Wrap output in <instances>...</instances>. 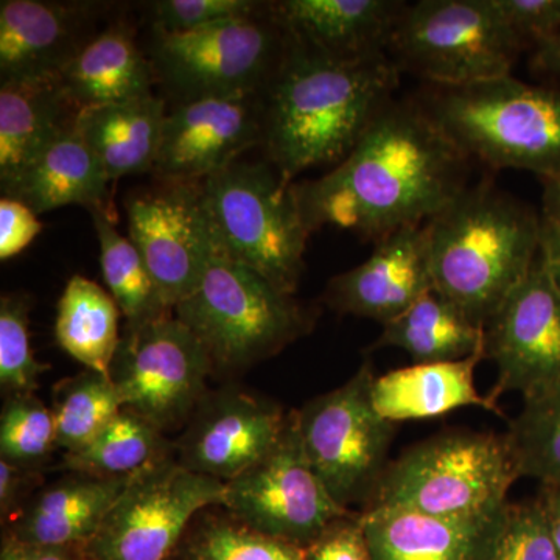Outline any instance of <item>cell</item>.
<instances>
[{
	"mask_svg": "<svg viewBox=\"0 0 560 560\" xmlns=\"http://www.w3.org/2000/svg\"><path fill=\"white\" fill-rule=\"evenodd\" d=\"M469 161L418 101L394 98L345 161L293 191L308 234L334 226L375 245L455 200L469 186Z\"/></svg>",
	"mask_w": 560,
	"mask_h": 560,
	"instance_id": "1",
	"label": "cell"
},
{
	"mask_svg": "<svg viewBox=\"0 0 560 560\" xmlns=\"http://www.w3.org/2000/svg\"><path fill=\"white\" fill-rule=\"evenodd\" d=\"M283 60L261 95L264 147L287 184L301 173L338 165L394 101L399 69L388 55L331 58L289 33Z\"/></svg>",
	"mask_w": 560,
	"mask_h": 560,
	"instance_id": "2",
	"label": "cell"
},
{
	"mask_svg": "<svg viewBox=\"0 0 560 560\" xmlns=\"http://www.w3.org/2000/svg\"><path fill=\"white\" fill-rule=\"evenodd\" d=\"M540 223L492 183L467 186L427 223L434 290L485 327L539 257Z\"/></svg>",
	"mask_w": 560,
	"mask_h": 560,
	"instance_id": "3",
	"label": "cell"
},
{
	"mask_svg": "<svg viewBox=\"0 0 560 560\" xmlns=\"http://www.w3.org/2000/svg\"><path fill=\"white\" fill-rule=\"evenodd\" d=\"M469 160L560 179V88L512 75L467 86H430L418 98Z\"/></svg>",
	"mask_w": 560,
	"mask_h": 560,
	"instance_id": "4",
	"label": "cell"
},
{
	"mask_svg": "<svg viewBox=\"0 0 560 560\" xmlns=\"http://www.w3.org/2000/svg\"><path fill=\"white\" fill-rule=\"evenodd\" d=\"M521 478L506 434L453 431L388 464L366 510L394 508L452 521L493 517Z\"/></svg>",
	"mask_w": 560,
	"mask_h": 560,
	"instance_id": "5",
	"label": "cell"
},
{
	"mask_svg": "<svg viewBox=\"0 0 560 560\" xmlns=\"http://www.w3.org/2000/svg\"><path fill=\"white\" fill-rule=\"evenodd\" d=\"M173 315L205 346L213 371L246 370L275 357L312 331L318 316L220 250L201 285Z\"/></svg>",
	"mask_w": 560,
	"mask_h": 560,
	"instance_id": "6",
	"label": "cell"
},
{
	"mask_svg": "<svg viewBox=\"0 0 560 560\" xmlns=\"http://www.w3.org/2000/svg\"><path fill=\"white\" fill-rule=\"evenodd\" d=\"M202 202L223 256L294 294L311 237L293 184L270 162H234L201 183Z\"/></svg>",
	"mask_w": 560,
	"mask_h": 560,
	"instance_id": "7",
	"label": "cell"
},
{
	"mask_svg": "<svg viewBox=\"0 0 560 560\" xmlns=\"http://www.w3.org/2000/svg\"><path fill=\"white\" fill-rule=\"evenodd\" d=\"M522 46L493 0L407 3L386 55L430 86L458 88L511 75Z\"/></svg>",
	"mask_w": 560,
	"mask_h": 560,
	"instance_id": "8",
	"label": "cell"
},
{
	"mask_svg": "<svg viewBox=\"0 0 560 560\" xmlns=\"http://www.w3.org/2000/svg\"><path fill=\"white\" fill-rule=\"evenodd\" d=\"M289 32L268 3L245 20L201 31H154L150 60L179 103L210 97L264 95L289 46Z\"/></svg>",
	"mask_w": 560,
	"mask_h": 560,
	"instance_id": "9",
	"label": "cell"
},
{
	"mask_svg": "<svg viewBox=\"0 0 560 560\" xmlns=\"http://www.w3.org/2000/svg\"><path fill=\"white\" fill-rule=\"evenodd\" d=\"M371 364L340 388L315 397L293 411L301 447L331 499L348 510L368 499L386 470L396 423L383 419L372 405Z\"/></svg>",
	"mask_w": 560,
	"mask_h": 560,
	"instance_id": "10",
	"label": "cell"
},
{
	"mask_svg": "<svg viewBox=\"0 0 560 560\" xmlns=\"http://www.w3.org/2000/svg\"><path fill=\"white\" fill-rule=\"evenodd\" d=\"M226 482L195 474L172 456L130 482L101 528L83 547L84 560H171L191 523L221 506Z\"/></svg>",
	"mask_w": 560,
	"mask_h": 560,
	"instance_id": "11",
	"label": "cell"
},
{
	"mask_svg": "<svg viewBox=\"0 0 560 560\" xmlns=\"http://www.w3.org/2000/svg\"><path fill=\"white\" fill-rule=\"evenodd\" d=\"M212 372L205 346L171 315L142 326H125L109 377L125 410L164 433L194 416Z\"/></svg>",
	"mask_w": 560,
	"mask_h": 560,
	"instance_id": "12",
	"label": "cell"
},
{
	"mask_svg": "<svg viewBox=\"0 0 560 560\" xmlns=\"http://www.w3.org/2000/svg\"><path fill=\"white\" fill-rule=\"evenodd\" d=\"M221 508L248 528L302 548L350 515L331 499L305 458L293 411L278 447L226 482Z\"/></svg>",
	"mask_w": 560,
	"mask_h": 560,
	"instance_id": "13",
	"label": "cell"
},
{
	"mask_svg": "<svg viewBox=\"0 0 560 560\" xmlns=\"http://www.w3.org/2000/svg\"><path fill=\"white\" fill-rule=\"evenodd\" d=\"M125 209L128 238L173 312L198 290L219 253L201 183L160 180L153 189L128 198Z\"/></svg>",
	"mask_w": 560,
	"mask_h": 560,
	"instance_id": "14",
	"label": "cell"
},
{
	"mask_svg": "<svg viewBox=\"0 0 560 560\" xmlns=\"http://www.w3.org/2000/svg\"><path fill=\"white\" fill-rule=\"evenodd\" d=\"M485 359L499 370L493 404L510 390L528 399L560 383V289L540 253L486 324Z\"/></svg>",
	"mask_w": 560,
	"mask_h": 560,
	"instance_id": "15",
	"label": "cell"
},
{
	"mask_svg": "<svg viewBox=\"0 0 560 560\" xmlns=\"http://www.w3.org/2000/svg\"><path fill=\"white\" fill-rule=\"evenodd\" d=\"M261 142V95L179 103L167 110L151 173L160 180L202 183Z\"/></svg>",
	"mask_w": 560,
	"mask_h": 560,
	"instance_id": "16",
	"label": "cell"
},
{
	"mask_svg": "<svg viewBox=\"0 0 560 560\" xmlns=\"http://www.w3.org/2000/svg\"><path fill=\"white\" fill-rule=\"evenodd\" d=\"M290 415L242 389L217 390L191 416L178 460L195 474L230 482L278 447Z\"/></svg>",
	"mask_w": 560,
	"mask_h": 560,
	"instance_id": "17",
	"label": "cell"
},
{
	"mask_svg": "<svg viewBox=\"0 0 560 560\" xmlns=\"http://www.w3.org/2000/svg\"><path fill=\"white\" fill-rule=\"evenodd\" d=\"M431 290L434 283L425 223L375 243L370 259L330 279L324 302L334 311L385 326Z\"/></svg>",
	"mask_w": 560,
	"mask_h": 560,
	"instance_id": "18",
	"label": "cell"
},
{
	"mask_svg": "<svg viewBox=\"0 0 560 560\" xmlns=\"http://www.w3.org/2000/svg\"><path fill=\"white\" fill-rule=\"evenodd\" d=\"M92 7L44 0H2L0 81L11 83L60 75L92 38L86 35Z\"/></svg>",
	"mask_w": 560,
	"mask_h": 560,
	"instance_id": "19",
	"label": "cell"
},
{
	"mask_svg": "<svg viewBox=\"0 0 560 560\" xmlns=\"http://www.w3.org/2000/svg\"><path fill=\"white\" fill-rule=\"evenodd\" d=\"M407 2L400 0H282L271 10L294 38L331 58L372 60L388 50Z\"/></svg>",
	"mask_w": 560,
	"mask_h": 560,
	"instance_id": "20",
	"label": "cell"
},
{
	"mask_svg": "<svg viewBox=\"0 0 560 560\" xmlns=\"http://www.w3.org/2000/svg\"><path fill=\"white\" fill-rule=\"evenodd\" d=\"M506 510L477 521L371 508L361 514L372 560H488Z\"/></svg>",
	"mask_w": 560,
	"mask_h": 560,
	"instance_id": "21",
	"label": "cell"
},
{
	"mask_svg": "<svg viewBox=\"0 0 560 560\" xmlns=\"http://www.w3.org/2000/svg\"><path fill=\"white\" fill-rule=\"evenodd\" d=\"M131 477H95L73 471L72 477L35 493L14 514L5 536L28 544L83 550Z\"/></svg>",
	"mask_w": 560,
	"mask_h": 560,
	"instance_id": "22",
	"label": "cell"
},
{
	"mask_svg": "<svg viewBox=\"0 0 560 560\" xmlns=\"http://www.w3.org/2000/svg\"><path fill=\"white\" fill-rule=\"evenodd\" d=\"M108 184L101 162L73 120L3 187L2 197L24 202L38 215L72 205L105 209Z\"/></svg>",
	"mask_w": 560,
	"mask_h": 560,
	"instance_id": "23",
	"label": "cell"
},
{
	"mask_svg": "<svg viewBox=\"0 0 560 560\" xmlns=\"http://www.w3.org/2000/svg\"><path fill=\"white\" fill-rule=\"evenodd\" d=\"M60 79L80 110L150 97L156 72L131 28L113 24L81 47L61 70Z\"/></svg>",
	"mask_w": 560,
	"mask_h": 560,
	"instance_id": "24",
	"label": "cell"
},
{
	"mask_svg": "<svg viewBox=\"0 0 560 560\" xmlns=\"http://www.w3.org/2000/svg\"><path fill=\"white\" fill-rule=\"evenodd\" d=\"M485 350L456 361L420 363L390 371L372 383V405L389 422L438 418L464 407L501 415L499 405L475 388V368Z\"/></svg>",
	"mask_w": 560,
	"mask_h": 560,
	"instance_id": "25",
	"label": "cell"
},
{
	"mask_svg": "<svg viewBox=\"0 0 560 560\" xmlns=\"http://www.w3.org/2000/svg\"><path fill=\"white\" fill-rule=\"evenodd\" d=\"M77 113L60 75L0 84L2 189L75 120Z\"/></svg>",
	"mask_w": 560,
	"mask_h": 560,
	"instance_id": "26",
	"label": "cell"
},
{
	"mask_svg": "<svg viewBox=\"0 0 560 560\" xmlns=\"http://www.w3.org/2000/svg\"><path fill=\"white\" fill-rule=\"evenodd\" d=\"M167 106L158 95L77 113L75 125L110 180L153 172Z\"/></svg>",
	"mask_w": 560,
	"mask_h": 560,
	"instance_id": "27",
	"label": "cell"
},
{
	"mask_svg": "<svg viewBox=\"0 0 560 560\" xmlns=\"http://www.w3.org/2000/svg\"><path fill=\"white\" fill-rule=\"evenodd\" d=\"M371 350H405L415 364L467 359L485 350V327L467 318L436 290L423 294L399 318L382 326Z\"/></svg>",
	"mask_w": 560,
	"mask_h": 560,
	"instance_id": "28",
	"label": "cell"
},
{
	"mask_svg": "<svg viewBox=\"0 0 560 560\" xmlns=\"http://www.w3.org/2000/svg\"><path fill=\"white\" fill-rule=\"evenodd\" d=\"M120 308L98 283L73 276L58 301L55 338L86 370L109 375L119 348Z\"/></svg>",
	"mask_w": 560,
	"mask_h": 560,
	"instance_id": "29",
	"label": "cell"
},
{
	"mask_svg": "<svg viewBox=\"0 0 560 560\" xmlns=\"http://www.w3.org/2000/svg\"><path fill=\"white\" fill-rule=\"evenodd\" d=\"M91 215L101 245L103 278L127 326L173 315L139 249L114 228L108 210L91 209Z\"/></svg>",
	"mask_w": 560,
	"mask_h": 560,
	"instance_id": "30",
	"label": "cell"
},
{
	"mask_svg": "<svg viewBox=\"0 0 560 560\" xmlns=\"http://www.w3.org/2000/svg\"><path fill=\"white\" fill-rule=\"evenodd\" d=\"M167 456L162 431L136 412L121 408L90 444L66 453L65 464L75 474L131 477Z\"/></svg>",
	"mask_w": 560,
	"mask_h": 560,
	"instance_id": "31",
	"label": "cell"
},
{
	"mask_svg": "<svg viewBox=\"0 0 560 560\" xmlns=\"http://www.w3.org/2000/svg\"><path fill=\"white\" fill-rule=\"evenodd\" d=\"M119 393L109 375L86 370L55 389L57 447L73 453L90 444L121 411Z\"/></svg>",
	"mask_w": 560,
	"mask_h": 560,
	"instance_id": "32",
	"label": "cell"
},
{
	"mask_svg": "<svg viewBox=\"0 0 560 560\" xmlns=\"http://www.w3.org/2000/svg\"><path fill=\"white\" fill-rule=\"evenodd\" d=\"M173 558L179 560H307L305 548L265 536L230 514L201 512Z\"/></svg>",
	"mask_w": 560,
	"mask_h": 560,
	"instance_id": "33",
	"label": "cell"
},
{
	"mask_svg": "<svg viewBox=\"0 0 560 560\" xmlns=\"http://www.w3.org/2000/svg\"><path fill=\"white\" fill-rule=\"evenodd\" d=\"M506 438L521 477L560 486V383L525 399Z\"/></svg>",
	"mask_w": 560,
	"mask_h": 560,
	"instance_id": "34",
	"label": "cell"
},
{
	"mask_svg": "<svg viewBox=\"0 0 560 560\" xmlns=\"http://www.w3.org/2000/svg\"><path fill=\"white\" fill-rule=\"evenodd\" d=\"M55 445L54 412L33 394L10 396L0 416V459L35 469Z\"/></svg>",
	"mask_w": 560,
	"mask_h": 560,
	"instance_id": "35",
	"label": "cell"
},
{
	"mask_svg": "<svg viewBox=\"0 0 560 560\" xmlns=\"http://www.w3.org/2000/svg\"><path fill=\"white\" fill-rule=\"evenodd\" d=\"M31 300L3 294L0 300V385L10 396H27L38 388L46 364L35 359L28 335Z\"/></svg>",
	"mask_w": 560,
	"mask_h": 560,
	"instance_id": "36",
	"label": "cell"
},
{
	"mask_svg": "<svg viewBox=\"0 0 560 560\" xmlns=\"http://www.w3.org/2000/svg\"><path fill=\"white\" fill-rule=\"evenodd\" d=\"M488 560H560L539 500L510 504Z\"/></svg>",
	"mask_w": 560,
	"mask_h": 560,
	"instance_id": "37",
	"label": "cell"
},
{
	"mask_svg": "<svg viewBox=\"0 0 560 560\" xmlns=\"http://www.w3.org/2000/svg\"><path fill=\"white\" fill-rule=\"evenodd\" d=\"M254 0H160L151 3L154 31L187 33L221 22L245 20L267 7Z\"/></svg>",
	"mask_w": 560,
	"mask_h": 560,
	"instance_id": "38",
	"label": "cell"
},
{
	"mask_svg": "<svg viewBox=\"0 0 560 560\" xmlns=\"http://www.w3.org/2000/svg\"><path fill=\"white\" fill-rule=\"evenodd\" d=\"M523 50L534 51L560 33V0H493Z\"/></svg>",
	"mask_w": 560,
	"mask_h": 560,
	"instance_id": "39",
	"label": "cell"
},
{
	"mask_svg": "<svg viewBox=\"0 0 560 560\" xmlns=\"http://www.w3.org/2000/svg\"><path fill=\"white\" fill-rule=\"evenodd\" d=\"M307 560H372L361 514L348 515L305 548Z\"/></svg>",
	"mask_w": 560,
	"mask_h": 560,
	"instance_id": "40",
	"label": "cell"
},
{
	"mask_svg": "<svg viewBox=\"0 0 560 560\" xmlns=\"http://www.w3.org/2000/svg\"><path fill=\"white\" fill-rule=\"evenodd\" d=\"M38 213L24 202L2 197L0 200V260L20 256L43 231Z\"/></svg>",
	"mask_w": 560,
	"mask_h": 560,
	"instance_id": "41",
	"label": "cell"
},
{
	"mask_svg": "<svg viewBox=\"0 0 560 560\" xmlns=\"http://www.w3.org/2000/svg\"><path fill=\"white\" fill-rule=\"evenodd\" d=\"M33 480H36L33 469L0 459V512H2V517L14 515L21 510L20 503L32 488Z\"/></svg>",
	"mask_w": 560,
	"mask_h": 560,
	"instance_id": "42",
	"label": "cell"
},
{
	"mask_svg": "<svg viewBox=\"0 0 560 560\" xmlns=\"http://www.w3.org/2000/svg\"><path fill=\"white\" fill-rule=\"evenodd\" d=\"M0 560H83V550L77 547H50L3 537Z\"/></svg>",
	"mask_w": 560,
	"mask_h": 560,
	"instance_id": "43",
	"label": "cell"
},
{
	"mask_svg": "<svg viewBox=\"0 0 560 560\" xmlns=\"http://www.w3.org/2000/svg\"><path fill=\"white\" fill-rule=\"evenodd\" d=\"M540 257L560 289V221L540 213Z\"/></svg>",
	"mask_w": 560,
	"mask_h": 560,
	"instance_id": "44",
	"label": "cell"
},
{
	"mask_svg": "<svg viewBox=\"0 0 560 560\" xmlns=\"http://www.w3.org/2000/svg\"><path fill=\"white\" fill-rule=\"evenodd\" d=\"M530 66L541 75L560 80V33L539 49L530 51Z\"/></svg>",
	"mask_w": 560,
	"mask_h": 560,
	"instance_id": "45",
	"label": "cell"
},
{
	"mask_svg": "<svg viewBox=\"0 0 560 560\" xmlns=\"http://www.w3.org/2000/svg\"><path fill=\"white\" fill-rule=\"evenodd\" d=\"M537 500H539L545 517H547L552 540H555L560 558V486H544Z\"/></svg>",
	"mask_w": 560,
	"mask_h": 560,
	"instance_id": "46",
	"label": "cell"
},
{
	"mask_svg": "<svg viewBox=\"0 0 560 560\" xmlns=\"http://www.w3.org/2000/svg\"><path fill=\"white\" fill-rule=\"evenodd\" d=\"M541 215L560 221V179L544 180Z\"/></svg>",
	"mask_w": 560,
	"mask_h": 560,
	"instance_id": "47",
	"label": "cell"
},
{
	"mask_svg": "<svg viewBox=\"0 0 560 560\" xmlns=\"http://www.w3.org/2000/svg\"><path fill=\"white\" fill-rule=\"evenodd\" d=\"M84 560V559H83Z\"/></svg>",
	"mask_w": 560,
	"mask_h": 560,
	"instance_id": "48",
	"label": "cell"
}]
</instances>
